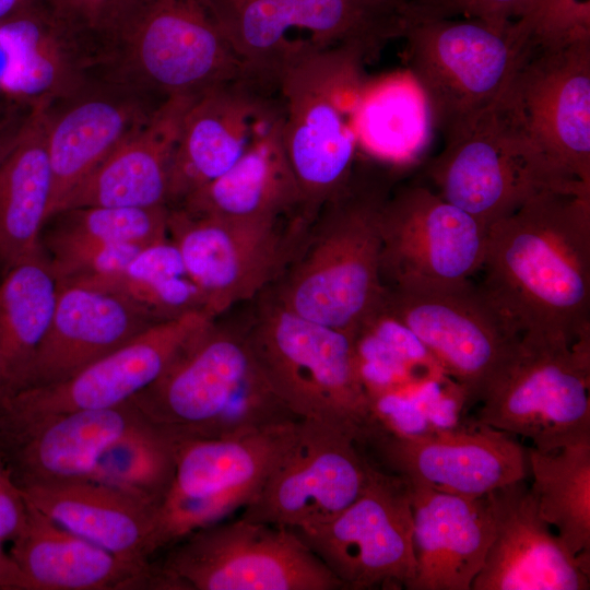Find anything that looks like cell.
<instances>
[{
  "instance_id": "6da1fadb",
  "label": "cell",
  "mask_w": 590,
  "mask_h": 590,
  "mask_svg": "<svg viewBox=\"0 0 590 590\" xmlns=\"http://www.w3.org/2000/svg\"><path fill=\"white\" fill-rule=\"evenodd\" d=\"M480 272L519 338H590V194L544 191L494 223Z\"/></svg>"
},
{
  "instance_id": "cb8c5ba5",
  "label": "cell",
  "mask_w": 590,
  "mask_h": 590,
  "mask_svg": "<svg viewBox=\"0 0 590 590\" xmlns=\"http://www.w3.org/2000/svg\"><path fill=\"white\" fill-rule=\"evenodd\" d=\"M57 285L50 324L17 389L68 379L157 323L114 291L82 283Z\"/></svg>"
},
{
  "instance_id": "7402d4cb",
  "label": "cell",
  "mask_w": 590,
  "mask_h": 590,
  "mask_svg": "<svg viewBox=\"0 0 590 590\" xmlns=\"http://www.w3.org/2000/svg\"><path fill=\"white\" fill-rule=\"evenodd\" d=\"M274 83L243 76L198 95L190 104L172 160L167 205L226 173L282 114L269 97Z\"/></svg>"
},
{
  "instance_id": "484cf974",
  "label": "cell",
  "mask_w": 590,
  "mask_h": 590,
  "mask_svg": "<svg viewBox=\"0 0 590 590\" xmlns=\"http://www.w3.org/2000/svg\"><path fill=\"white\" fill-rule=\"evenodd\" d=\"M409 488L416 558L409 590H471L494 538L487 496L447 494L413 484Z\"/></svg>"
},
{
  "instance_id": "5bb4252c",
  "label": "cell",
  "mask_w": 590,
  "mask_h": 590,
  "mask_svg": "<svg viewBox=\"0 0 590 590\" xmlns=\"http://www.w3.org/2000/svg\"><path fill=\"white\" fill-rule=\"evenodd\" d=\"M293 531L344 589L409 590L415 577L409 484L374 465L365 489L351 505L326 522Z\"/></svg>"
},
{
  "instance_id": "d6a6232c",
  "label": "cell",
  "mask_w": 590,
  "mask_h": 590,
  "mask_svg": "<svg viewBox=\"0 0 590 590\" xmlns=\"http://www.w3.org/2000/svg\"><path fill=\"white\" fill-rule=\"evenodd\" d=\"M58 294L46 252L25 259L0 282V396L16 390L50 324Z\"/></svg>"
},
{
  "instance_id": "30bf717a",
  "label": "cell",
  "mask_w": 590,
  "mask_h": 590,
  "mask_svg": "<svg viewBox=\"0 0 590 590\" xmlns=\"http://www.w3.org/2000/svg\"><path fill=\"white\" fill-rule=\"evenodd\" d=\"M473 422L551 450L590 436V338L523 335Z\"/></svg>"
},
{
  "instance_id": "836d02e7",
  "label": "cell",
  "mask_w": 590,
  "mask_h": 590,
  "mask_svg": "<svg viewBox=\"0 0 590 590\" xmlns=\"http://www.w3.org/2000/svg\"><path fill=\"white\" fill-rule=\"evenodd\" d=\"M527 452L540 516L574 555L590 557V436Z\"/></svg>"
},
{
  "instance_id": "4fadbf2b",
  "label": "cell",
  "mask_w": 590,
  "mask_h": 590,
  "mask_svg": "<svg viewBox=\"0 0 590 590\" xmlns=\"http://www.w3.org/2000/svg\"><path fill=\"white\" fill-rule=\"evenodd\" d=\"M384 307L426 346L465 409L481 402L520 339L472 280L389 286Z\"/></svg>"
},
{
  "instance_id": "ab89813d",
  "label": "cell",
  "mask_w": 590,
  "mask_h": 590,
  "mask_svg": "<svg viewBox=\"0 0 590 590\" xmlns=\"http://www.w3.org/2000/svg\"><path fill=\"white\" fill-rule=\"evenodd\" d=\"M27 514L23 492L14 483L0 451V541H12L22 529Z\"/></svg>"
},
{
  "instance_id": "3957f363",
  "label": "cell",
  "mask_w": 590,
  "mask_h": 590,
  "mask_svg": "<svg viewBox=\"0 0 590 590\" xmlns=\"http://www.w3.org/2000/svg\"><path fill=\"white\" fill-rule=\"evenodd\" d=\"M358 49L297 42L280 59L274 80L282 101V139L300 193L302 217H312L352 179L357 138L344 99L356 95Z\"/></svg>"
},
{
  "instance_id": "f35d334b",
  "label": "cell",
  "mask_w": 590,
  "mask_h": 590,
  "mask_svg": "<svg viewBox=\"0 0 590 590\" xmlns=\"http://www.w3.org/2000/svg\"><path fill=\"white\" fill-rule=\"evenodd\" d=\"M535 0H410V21L424 19L480 20L507 26L526 16Z\"/></svg>"
},
{
  "instance_id": "4316f807",
  "label": "cell",
  "mask_w": 590,
  "mask_h": 590,
  "mask_svg": "<svg viewBox=\"0 0 590 590\" xmlns=\"http://www.w3.org/2000/svg\"><path fill=\"white\" fill-rule=\"evenodd\" d=\"M11 542L9 554L28 590L161 589L156 565L123 560L28 503L24 524Z\"/></svg>"
},
{
  "instance_id": "1f68e13d",
  "label": "cell",
  "mask_w": 590,
  "mask_h": 590,
  "mask_svg": "<svg viewBox=\"0 0 590 590\" xmlns=\"http://www.w3.org/2000/svg\"><path fill=\"white\" fill-rule=\"evenodd\" d=\"M45 105L30 106L12 148L0 163V268L43 253L40 232L48 221L52 172Z\"/></svg>"
},
{
  "instance_id": "44dd1931",
  "label": "cell",
  "mask_w": 590,
  "mask_h": 590,
  "mask_svg": "<svg viewBox=\"0 0 590 590\" xmlns=\"http://www.w3.org/2000/svg\"><path fill=\"white\" fill-rule=\"evenodd\" d=\"M161 104L99 70H93L70 94L46 103V139L52 172L48 220L67 194L141 129Z\"/></svg>"
},
{
  "instance_id": "60d3db41",
  "label": "cell",
  "mask_w": 590,
  "mask_h": 590,
  "mask_svg": "<svg viewBox=\"0 0 590 590\" xmlns=\"http://www.w3.org/2000/svg\"><path fill=\"white\" fill-rule=\"evenodd\" d=\"M589 11L590 0H535L530 12L546 19L566 20Z\"/></svg>"
},
{
  "instance_id": "52a82bcc",
  "label": "cell",
  "mask_w": 590,
  "mask_h": 590,
  "mask_svg": "<svg viewBox=\"0 0 590 590\" xmlns=\"http://www.w3.org/2000/svg\"><path fill=\"white\" fill-rule=\"evenodd\" d=\"M246 334L271 390L294 416L358 434L370 404L353 333L302 318L272 297Z\"/></svg>"
},
{
  "instance_id": "f546056e",
  "label": "cell",
  "mask_w": 590,
  "mask_h": 590,
  "mask_svg": "<svg viewBox=\"0 0 590 590\" xmlns=\"http://www.w3.org/2000/svg\"><path fill=\"white\" fill-rule=\"evenodd\" d=\"M0 92L28 106L64 97L94 70L39 3L0 23Z\"/></svg>"
},
{
  "instance_id": "e0dca14e",
  "label": "cell",
  "mask_w": 590,
  "mask_h": 590,
  "mask_svg": "<svg viewBox=\"0 0 590 590\" xmlns=\"http://www.w3.org/2000/svg\"><path fill=\"white\" fill-rule=\"evenodd\" d=\"M353 430L299 420L296 438L244 519L299 529L326 522L365 489L373 465Z\"/></svg>"
},
{
  "instance_id": "ee69618b",
  "label": "cell",
  "mask_w": 590,
  "mask_h": 590,
  "mask_svg": "<svg viewBox=\"0 0 590 590\" xmlns=\"http://www.w3.org/2000/svg\"><path fill=\"white\" fill-rule=\"evenodd\" d=\"M38 0H0V23L28 10Z\"/></svg>"
},
{
  "instance_id": "7a4b0ae2",
  "label": "cell",
  "mask_w": 590,
  "mask_h": 590,
  "mask_svg": "<svg viewBox=\"0 0 590 590\" xmlns=\"http://www.w3.org/2000/svg\"><path fill=\"white\" fill-rule=\"evenodd\" d=\"M131 401L177 439L226 438L299 420L271 390L246 330L215 320Z\"/></svg>"
},
{
  "instance_id": "ffe728a7",
  "label": "cell",
  "mask_w": 590,
  "mask_h": 590,
  "mask_svg": "<svg viewBox=\"0 0 590 590\" xmlns=\"http://www.w3.org/2000/svg\"><path fill=\"white\" fill-rule=\"evenodd\" d=\"M167 234L215 319L260 294L292 251L280 220H229L172 206Z\"/></svg>"
},
{
  "instance_id": "277c9868",
  "label": "cell",
  "mask_w": 590,
  "mask_h": 590,
  "mask_svg": "<svg viewBox=\"0 0 590 590\" xmlns=\"http://www.w3.org/2000/svg\"><path fill=\"white\" fill-rule=\"evenodd\" d=\"M384 186L356 178L327 202L315 235L293 260L274 298L307 320L353 333L382 303Z\"/></svg>"
},
{
  "instance_id": "b9f144b4",
  "label": "cell",
  "mask_w": 590,
  "mask_h": 590,
  "mask_svg": "<svg viewBox=\"0 0 590 590\" xmlns=\"http://www.w3.org/2000/svg\"><path fill=\"white\" fill-rule=\"evenodd\" d=\"M0 589L1 590H28L27 582L12 559L9 552L2 548L0 541Z\"/></svg>"
},
{
  "instance_id": "4dcf8cb0",
  "label": "cell",
  "mask_w": 590,
  "mask_h": 590,
  "mask_svg": "<svg viewBox=\"0 0 590 590\" xmlns=\"http://www.w3.org/2000/svg\"><path fill=\"white\" fill-rule=\"evenodd\" d=\"M176 206L190 213L246 221H276L293 210L300 211L299 189L282 139V114L226 173Z\"/></svg>"
},
{
  "instance_id": "83f0119b",
  "label": "cell",
  "mask_w": 590,
  "mask_h": 590,
  "mask_svg": "<svg viewBox=\"0 0 590 590\" xmlns=\"http://www.w3.org/2000/svg\"><path fill=\"white\" fill-rule=\"evenodd\" d=\"M196 97L165 99L141 129L67 194L56 214L83 206H168L172 160L185 115Z\"/></svg>"
},
{
  "instance_id": "2e32d148",
  "label": "cell",
  "mask_w": 590,
  "mask_h": 590,
  "mask_svg": "<svg viewBox=\"0 0 590 590\" xmlns=\"http://www.w3.org/2000/svg\"><path fill=\"white\" fill-rule=\"evenodd\" d=\"M215 318L203 311L157 322L60 382L0 396V433L81 410L131 400L165 370L182 346Z\"/></svg>"
},
{
  "instance_id": "ba28073f",
  "label": "cell",
  "mask_w": 590,
  "mask_h": 590,
  "mask_svg": "<svg viewBox=\"0 0 590 590\" xmlns=\"http://www.w3.org/2000/svg\"><path fill=\"white\" fill-rule=\"evenodd\" d=\"M402 38L412 79L442 134L495 101L533 44L523 20L507 26L463 17L415 20Z\"/></svg>"
},
{
  "instance_id": "e575fe53",
  "label": "cell",
  "mask_w": 590,
  "mask_h": 590,
  "mask_svg": "<svg viewBox=\"0 0 590 590\" xmlns=\"http://www.w3.org/2000/svg\"><path fill=\"white\" fill-rule=\"evenodd\" d=\"M82 284L119 293L156 322L193 311L208 314L200 290L168 236L144 247L120 274Z\"/></svg>"
},
{
  "instance_id": "74e56055",
  "label": "cell",
  "mask_w": 590,
  "mask_h": 590,
  "mask_svg": "<svg viewBox=\"0 0 590 590\" xmlns=\"http://www.w3.org/2000/svg\"><path fill=\"white\" fill-rule=\"evenodd\" d=\"M134 0H38L93 66L114 47Z\"/></svg>"
},
{
  "instance_id": "9c48e42d",
  "label": "cell",
  "mask_w": 590,
  "mask_h": 590,
  "mask_svg": "<svg viewBox=\"0 0 590 590\" xmlns=\"http://www.w3.org/2000/svg\"><path fill=\"white\" fill-rule=\"evenodd\" d=\"M206 1L249 73L268 81L295 45L293 32L314 46L352 47L369 59L402 38L410 23V0Z\"/></svg>"
},
{
  "instance_id": "7c38bea8",
  "label": "cell",
  "mask_w": 590,
  "mask_h": 590,
  "mask_svg": "<svg viewBox=\"0 0 590 590\" xmlns=\"http://www.w3.org/2000/svg\"><path fill=\"white\" fill-rule=\"evenodd\" d=\"M299 420L226 438L177 439L172 485L157 511L156 552L250 505L292 447Z\"/></svg>"
},
{
  "instance_id": "9a60e30c",
  "label": "cell",
  "mask_w": 590,
  "mask_h": 590,
  "mask_svg": "<svg viewBox=\"0 0 590 590\" xmlns=\"http://www.w3.org/2000/svg\"><path fill=\"white\" fill-rule=\"evenodd\" d=\"M356 440L377 469L441 493L483 496L529 476L527 447L475 422L402 435L366 421Z\"/></svg>"
},
{
  "instance_id": "603a6c76",
  "label": "cell",
  "mask_w": 590,
  "mask_h": 590,
  "mask_svg": "<svg viewBox=\"0 0 590 590\" xmlns=\"http://www.w3.org/2000/svg\"><path fill=\"white\" fill-rule=\"evenodd\" d=\"M526 481L486 494L495 531L471 590H588L590 557L567 548L540 516Z\"/></svg>"
},
{
  "instance_id": "d6986e66",
  "label": "cell",
  "mask_w": 590,
  "mask_h": 590,
  "mask_svg": "<svg viewBox=\"0 0 590 590\" xmlns=\"http://www.w3.org/2000/svg\"><path fill=\"white\" fill-rule=\"evenodd\" d=\"M508 87L548 162L569 180L590 187V36L533 43Z\"/></svg>"
},
{
  "instance_id": "ac0fdd59",
  "label": "cell",
  "mask_w": 590,
  "mask_h": 590,
  "mask_svg": "<svg viewBox=\"0 0 590 590\" xmlns=\"http://www.w3.org/2000/svg\"><path fill=\"white\" fill-rule=\"evenodd\" d=\"M487 231L425 186L399 189L380 217L385 287L471 280L482 268Z\"/></svg>"
},
{
  "instance_id": "d590c367",
  "label": "cell",
  "mask_w": 590,
  "mask_h": 590,
  "mask_svg": "<svg viewBox=\"0 0 590 590\" xmlns=\"http://www.w3.org/2000/svg\"><path fill=\"white\" fill-rule=\"evenodd\" d=\"M176 451L177 438L143 416L103 451L87 479L160 507L174 479Z\"/></svg>"
},
{
  "instance_id": "f1b7e54d",
  "label": "cell",
  "mask_w": 590,
  "mask_h": 590,
  "mask_svg": "<svg viewBox=\"0 0 590 590\" xmlns=\"http://www.w3.org/2000/svg\"><path fill=\"white\" fill-rule=\"evenodd\" d=\"M22 492L31 506L69 531L123 560L151 564L158 511L154 503L91 479Z\"/></svg>"
},
{
  "instance_id": "8992f818",
  "label": "cell",
  "mask_w": 590,
  "mask_h": 590,
  "mask_svg": "<svg viewBox=\"0 0 590 590\" xmlns=\"http://www.w3.org/2000/svg\"><path fill=\"white\" fill-rule=\"evenodd\" d=\"M97 70L158 103L251 75L206 0H134Z\"/></svg>"
},
{
  "instance_id": "8d00e7d4",
  "label": "cell",
  "mask_w": 590,
  "mask_h": 590,
  "mask_svg": "<svg viewBox=\"0 0 590 590\" xmlns=\"http://www.w3.org/2000/svg\"><path fill=\"white\" fill-rule=\"evenodd\" d=\"M166 205L83 206L63 210L47 238L148 246L168 236Z\"/></svg>"
},
{
  "instance_id": "d4e9b609",
  "label": "cell",
  "mask_w": 590,
  "mask_h": 590,
  "mask_svg": "<svg viewBox=\"0 0 590 590\" xmlns=\"http://www.w3.org/2000/svg\"><path fill=\"white\" fill-rule=\"evenodd\" d=\"M142 417L131 400L73 411L1 432L0 451L21 491L87 479L103 451Z\"/></svg>"
},
{
  "instance_id": "5b68a950",
  "label": "cell",
  "mask_w": 590,
  "mask_h": 590,
  "mask_svg": "<svg viewBox=\"0 0 590 590\" xmlns=\"http://www.w3.org/2000/svg\"><path fill=\"white\" fill-rule=\"evenodd\" d=\"M508 84L442 134L444 146L426 169L442 199L487 229L538 193L590 194V187L562 175L533 142Z\"/></svg>"
},
{
  "instance_id": "8fae6325",
  "label": "cell",
  "mask_w": 590,
  "mask_h": 590,
  "mask_svg": "<svg viewBox=\"0 0 590 590\" xmlns=\"http://www.w3.org/2000/svg\"><path fill=\"white\" fill-rule=\"evenodd\" d=\"M157 568L165 590L344 589L293 530L243 517L182 538Z\"/></svg>"
},
{
  "instance_id": "7bdbcfd3",
  "label": "cell",
  "mask_w": 590,
  "mask_h": 590,
  "mask_svg": "<svg viewBox=\"0 0 590 590\" xmlns=\"http://www.w3.org/2000/svg\"><path fill=\"white\" fill-rule=\"evenodd\" d=\"M25 117L26 115L22 117L16 115L0 117V163L16 140Z\"/></svg>"
}]
</instances>
